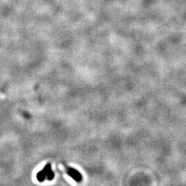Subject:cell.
Returning <instances> with one entry per match:
<instances>
[{
  "instance_id": "cell-1",
  "label": "cell",
  "mask_w": 186,
  "mask_h": 186,
  "mask_svg": "<svg viewBox=\"0 0 186 186\" xmlns=\"http://www.w3.org/2000/svg\"><path fill=\"white\" fill-rule=\"evenodd\" d=\"M66 170L67 172V174L71 178H73V180L75 181L77 183H80L82 181V176L81 173L79 172L77 170L71 167H66Z\"/></svg>"
},
{
  "instance_id": "cell-2",
  "label": "cell",
  "mask_w": 186,
  "mask_h": 186,
  "mask_svg": "<svg viewBox=\"0 0 186 186\" xmlns=\"http://www.w3.org/2000/svg\"><path fill=\"white\" fill-rule=\"evenodd\" d=\"M43 171H44V173L46 174V178H47L48 181L53 180V178H54L55 177V174L53 172V170H52L51 163L46 164L45 167H44V169H43Z\"/></svg>"
},
{
  "instance_id": "cell-3",
  "label": "cell",
  "mask_w": 186,
  "mask_h": 186,
  "mask_svg": "<svg viewBox=\"0 0 186 186\" xmlns=\"http://www.w3.org/2000/svg\"><path fill=\"white\" fill-rule=\"evenodd\" d=\"M46 174L44 173V172L42 170H41L40 172H39L37 174V179L39 181V182H43L46 180Z\"/></svg>"
}]
</instances>
